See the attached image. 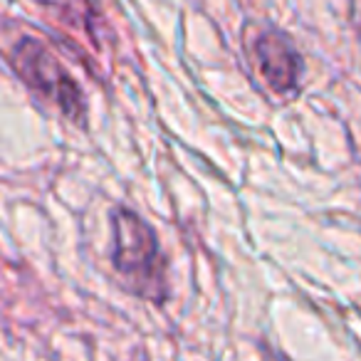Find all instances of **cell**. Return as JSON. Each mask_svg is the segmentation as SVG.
I'll list each match as a JSON object with an SVG mask.
<instances>
[{
  "mask_svg": "<svg viewBox=\"0 0 361 361\" xmlns=\"http://www.w3.org/2000/svg\"><path fill=\"white\" fill-rule=\"evenodd\" d=\"M111 267L126 292L154 305L169 300L166 260L159 235L136 211L124 206L111 208Z\"/></svg>",
  "mask_w": 361,
  "mask_h": 361,
  "instance_id": "cell-1",
  "label": "cell"
},
{
  "mask_svg": "<svg viewBox=\"0 0 361 361\" xmlns=\"http://www.w3.org/2000/svg\"><path fill=\"white\" fill-rule=\"evenodd\" d=\"M8 62H11V70L18 75V80L37 99L52 104L72 124H87L85 92L70 75V70L52 55V50L45 42L27 35L20 37L13 42L11 52H8Z\"/></svg>",
  "mask_w": 361,
  "mask_h": 361,
  "instance_id": "cell-2",
  "label": "cell"
},
{
  "mask_svg": "<svg viewBox=\"0 0 361 361\" xmlns=\"http://www.w3.org/2000/svg\"><path fill=\"white\" fill-rule=\"evenodd\" d=\"M252 57L260 70V77L275 94L295 97L300 92L305 62L292 40L280 30L265 27L252 40Z\"/></svg>",
  "mask_w": 361,
  "mask_h": 361,
  "instance_id": "cell-3",
  "label": "cell"
}]
</instances>
